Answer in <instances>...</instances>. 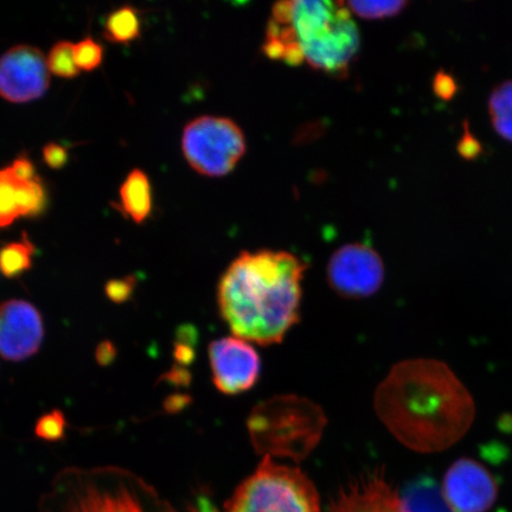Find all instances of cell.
Here are the masks:
<instances>
[{
	"mask_svg": "<svg viewBox=\"0 0 512 512\" xmlns=\"http://www.w3.org/2000/svg\"><path fill=\"white\" fill-rule=\"evenodd\" d=\"M74 59L80 70L92 72V70L99 68L102 60H104V47L92 40L91 37H87L75 44Z\"/></svg>",
	"mask_w": 512,
	"mask_h": 512,
	"instance_id": "cell-23",
	"label": "cell"
},
{
	"mask_svg": "<svg viewBox=\"0 0 512 512\" xmlns=\"http://www.w3.org/2000/svg\"><path fill=\"white\" fill-rule=\"evenodd\" d=\"M18 203L21 216L32 217L43 213L47 206V194L38 178L19 185Z\"/></svg>",
	"mask_w": 512,
	"mask_h": 512,
	"instance_id": "cell-21",
	"label": "cell"
},
{
	"mask_svg": "<svg viewBox=\"0 0 512 512\" xmlns=\"http://www.w3.org/2000/svg\"><path fill=\"white\" fill-rule=\"evenodd\" d=\"M44 162L49 168L60 170L68 163V150L56 143H49L43 149Z\"/></svg>",
	"mask_w": 512,
	"mask_h": 512,
	"instance_id": "cell-28",
	"label": "cell"
},
{
	"mask_svg": "<svg viewBox=\"0 0 512 512\" xmlns=\"http://www.w3.org/2000/svg\"><path fill=\"white\" fill-rule=\"evenodd\" d=\"M443 491L456 512H486L498 496V486L490 471L470 458L459 459L448 469Z\"/></svg>",
	"mask_w": 512,
	"mask_h": 512,
	"instance_id": "cell-11",
	"label": "cell"
},
{
	"mask_svg": "<svg viewBox=\"0 0 512 512\" xmlns=\"http://www.w3.org/2000/svg\"><path fill=\"white\" fill-rule=\"evenodd\" d=\"M462 137L459 138L456 150L458 156L466 162H475L484 153L482 142L472 133L469 119L462 123Z\"/></svg>",
	"mask_w": 512,
	"mask_h": 512,
	"instance_id": "cell-25",
	"label": "cell"
},
{
	"mask_svg": "<svg viewBox=\"0 0 512 512\" xmlns=\"http://www.w3.org/2000/svg\"><path fill=\"white\" fill-rule=\"evenodd\" d=\"M121 208L134 222L146 221L152 211L150 179L142 170H133L120 188Z\"/></svg>",
	"mask_w": 512,
	"mask_h": 512,
	"instance_id": "cell-15",
	"label": "cell"
},
{
	"mask_svg": "<svg viewBox=\"0 0 512 512\" xmlns=\"http://www.w3.org/2000/svg\"><path fill=\"white\" fill-rule=\"evenodd\" d=\"M209 360L215 386L223 394L248 392L259 380L260 356L245 339L236 336L216 339L209 345Z\"/></svg>",
	"mask_w": 512,
	"mask_h": 512,
	"instance_id": "cell-9",
	"label": "cell"
},
{
	"mask_svg": "<svg viewBox=\"0 0 512 512\" xmlns=\"http://www.w3.org/2000/svg\"><path fill=\"white\" fill-rule=\"evenodd\" d=\"M326 426L323 409L298 395L274 396L259 403L247 420L249 438L264 457L302 462L315 450Z\"/></svg>",
	"mask_w": 512,
	"mask_h": 512,
	"instance_id": "cell-5",
	"label": "cell"
},
{
	"mask_svg": "<svg viewBox=\"0 0 512 512\" xmlns=\"http://www.w3.org/2000/svg\"><path fill=\"white\" fill-rule=\"evenodd\" d=\"M402 512H456L448 504L443 489L431 477L409 482L400 494Z\"/></svg>",
	"mask_w": 512,
	"mask_h": 512,
	"instance_id": "cell-14",
	"label": "cell"
},
{
	"mask_svg": "<svg viewBox=\"0 0 512 512\" xmlns=\"http://www.w3.org/2000/svg\"><path fill=\"white\" fill-rule=\"evenodd\" d=\"M196 512H220L216 509L213 502L206 496H200L196 502Z\"/></svg>",
	"mask_w": 512,
	"mask_h": 512,
	"instance_id": "cell-33",
	"label": "cell"
},
{
	"mask_svg": "<svg viewBox=\"0 0 512 512\" xmlns=\"http://www.w3.org/2000/svg\"><path fill=\"white\" fill-rule=\"evenodd\" d=\"M407 2H348V9L352 15L368 21L395 17L405 10Z\"/></svg>",
	"mask_w": 512,
	"mask_h": 512,
	"instance_id": "cell-22",
	"label": "cell"
},
{
	"mask_svg": "<svg viewBox=\"0 0 512 512\" xmlns=\"http://www.w3.org/2000/svg\"><path fill=\"white\" fill-rule=\"evenodd\" d=\"M185 159L198 174L223 177L232 172L247 151L245 133L234 120L203 115L185 126Z\"/></svg>",
	"mask_w": 512,
	"mask_h": 512,
	"instance_id": "cell-7",
	"label": "cell"
},
{
	"mask_svg": "<svg viewBox=\"0 0 512 512\" xmlns=\"http://www.w3.org/2000/svg\"><path fill=\"white\" fill-rule=\"evenodd\" d=\"M488 112L494 131L512 143V80L498 83L489 95Z\"/></svg>",
	"mask_w": 512,
	"mask_h": 512,
	"instance_id": "cell-16",
	"label": "cell"
},
{
	"mask_svg": "<svg viewBox=\"0 0 512 512\" xmlns=\"http://www.w3.org/2000/svg\"><path fill=\"white\" fill-rule=\"evenodd\" d=\"M188 396L174 395L165 401L164 407L169 413L178 412L179 409L183 408L189 402Z\"/></svg>",
	"mask_w": 512,
	"mask_h": 512,
	"instance_id": "cell-32",
	"label": "cell"
},
{
	"mask_svg": "<svg viewBox=\"0 0 512 512\" xmlns=\"http://www.w3.org/2000/svg\"><path fill=\"white\" fill-rule=\"evenodd\" d=\"M328 512H402L400 494L376 469L343 486Z\"/></svg>",
	"mask_w": 512,
	"mask_h": 512,
	"instance_id": "cell-13",
	"label": "cell"
},
{
	"mask_svg": "<svg viewBox=\"0 0 512 512\" xmlns=\"http://www.w3.org/2000/svg\"><path fill=\"white\" fill-rule=\"evenodd\" d=\"M306 268L292 253L242 252L217 291L221 316L234 336L264 347L283 342L299 320Z\"/></svg>",
	"mask_w": 512,
	"mask_h": 512,
	"instance_id": "cell-2",
	"label": "cell"
},
{
	"mask_svg": "<svg viewBox=\"0 0 512 512\" xmlns=\"http://www.w3.org/2000/svg\"><path fill=\"white\" fill-rule=\"evenodd\" d=\"M9 169L19 182H31L35 179L34 164H32L28 158H17Z\"/></svg>",
	"mask_w": 512,
	"mask_h": 512,
	"instance_id": "cell-29",
	"label": "cell"
},
{
	"mask_svg": "<svg viewBox=\"0 0 512 512\" xmlns=\"http://www.w3.org/2000/svg\"><path fill=\"white\" fill-rule=\"evenodd\" d=\"M36 248L27 236L0 249V271L6 278H17L30 270Z\"/></svg>",
	"mask_w": 512,
	"mask_h": 512,
	"instance_id": "cell-18",
	"label": "cell"
},
{
	"mask_svg": "<svg viewBox=\"0 0 512 512\" xmlns=\"http://www.w3.org/2000/svg\"><path fill=\"white\" fill-rule=\"evenodd\" d=\"M328 281L339 296L361 299L373 296L384 280V264L379 253L363 243H350L331 255Z\"/></svg>",
	"mask_w": 512,
	"mask_h": 512,
	"instance_id": "cell-8",
	"label": "cell"
},
{
	"mask_svg": "<svg viewBox=\"0 0 512 512\" xmlns=\"http://www.w3.org/2000/svg\"><path fill=\"white\" fill-rule=\"evenodd\" d=\"M21 183L9 168L0 170V228L9 227L21 216L18 203Z\"/></svg>",
	"mask_w": 512,
	"mask_h": 512,
	"instance_id": "cell-19",
	"label": "cell"
},
{
	"mask_svg": "<svg viewBox=\"0 0 512 512\" xmlns=\"http://www.w3.org/2000/svg\"><path fill=\"white\" fill-rule=\"evenodd\" d=\"M117 356V350H115L114 344L111 342H102L98 349H96L95 357L96 361L102 367L110 366Z\"/></svg>",
	"mask_w": 512,
	"mask_h": 512,
	"instance_id": "cell-30",
	"label": "cell"
},
{
	"mask_svg": "<svg viewBox=\"0 0 512 512\" xmlns=\"http://www.w3.org/2000/svg\"><path fill=\"white\" fill-rule=\"evenodd\" d=\"M163 380L168 381L171 384H175V386H184V384L189 383L190 376L187 371L174 368L170 371V373L163 376Z\"/></svg>",
	"mask_w": 512,
	"mask_h": 512,
	"instance_id": "cell-31",
	"label": "cell"
},
{
	"mask_svg": "<svg viewBox=\"0 0 512 512\" xmlns=\"http://www.w3.org/2000/svg\"><path fill=\"white\" fill-rule=\"evenodd\" d=\"M43 337V319L34 305L24 300L0 305V355L5 360H27L40 349Z\"/></svg>",
	"mask_w": 512,
	"mask_h": 512,
	"instance_id": "cell-12",
	"label": "cell"
},
{
	"mask_svg": "<svg viewBox=\"0 0 512 512\" xmlns=\"http://www.w3.org/2000/svg\"><path fill=\"white\" fill-rule=\"evenodd\" d=\"M375 411L390 433L415 452L457 444L476 416L469 390L447 364L416 358L389 371L375 394Z\"/></svg>",
	"mask_w": 512,
	"mask_h": 512,
	"instance_id": "cell-1",
	"label": "cell"
},
{
	"mask_svg": "<svg viewBox=\"0 0 512 512\" xmlns=\"http://www.w3.org/2000/svg\"><path fill=\"white\" fill-rule=\"evenodd\" d=\"M432 89L435 96H438L440 100L451 101L456 98L459 92V83L456 76L440 69L434 75Z\"/></svg>",
	"mask_w": 512,
	"mask_h": 512,
	"instance_id": "cell-26",
	"label": "cell"
},
{
	"mask_svg": "<svg viewBox=\"0 0 512 512\" xmlns=\"http://www.w3.org/2000/svg\"><path fill=\"white\" fill-rule=\"evenodd\" d=\"M134 286H136V277L128 275L123 279L111 280L110 283H107L105 291L112 302L123 304L132 297Z\"/></svg>",
	"mask_w": 512,
	"mask_h": 512,
	"instance_id": "cell-27",
	"label": "cell"
},
{
	"mask_svg": "<svg viewBox=\"0 0 512 512\" xmlns=\"http://www.w3.org/2000/svg\"><path fill=\"white\" fill-rule=\"evenodd\" d=\"M41 512H176L151 486L124 471H70L57 478Z\"/></svg>",
	"mask_w": 512,
	"mask_h": 512,
	"instance_id": "cell-4",
	"label": "cell"
},
{
	"mask_svg": "<svg viewBox=\"0 0 512 512\" xmlns=\"http://www.w3.org/2000/svg\"><path fill=\"white\" fill-rule=\"evenodd\" d=\"M360 47V31L347 3L294 0L273 6L262 50L268 59L288 66L306 64L326 75L344 76Z\"/></svg>",
	"mask_w": 512,
	"mask_h": 512,
	"instance_id": "cell-3",
	"label": "cell"
},
{
	"mask_svg": "<svg viewBox=\"0 0 512 512\" xmlns=\"http://www.w3.org/2000/svg\"><path fill=\"white\" fill-rule=\"evenodd\" d=\"M36 435L38 438L57 441L64 437L66 432V418L60 411H53L49 414L43 415L37 421Z\"/></svg>",
	"mask_w": 512,
	"mask_h": 512,
	"instance_id": "cell-24",
	"label": "cell"
},
{
	"mask_svg": "<svg viewBox=\"0 0 512 512\" xmlns=\"http://www.w3.org/2000/svg\"><path fill=\"white\" fill-rule=\"evenodd\" d=\"M142 34V21L139 11L132 6L114 10L107 16L104 25V36L107 41L128 44L136 41Z\"/></svg>",
	"mask_w": 512,
	"mask_h": 512,
	"instance_id": "cell-17",
	"label": "cell"
},
{
	"mask_svg": "<svg viewBox=\"0 0 512 512\" xmlns=\"http://www.w3.org/2000/svg\"><path fill=\"white\" fill-rule=\"evenodd\" d=\"M226 512H320V501L303 471L264 457L229 499Z\"/></svg>",
	"mask_w": 512,
	"mask_h": 512,
	"instance_id": "cell-6",
	"label": "cell"
},
{
	"mask_svg": "<svg viewBox=\"0 0 512 512\" xmlns=\"http://www.w3.org/2000/svg\"><path fill=\"white\" fill-rule=\"evenodd\" d=\"M50 74L40 49L17 46L0 57V96L12 104L42 98L48 91Z\"/></svg>",
	"mask_w": 512,
	"mask_h": 512,
	"instance_id": "cell-10",
	"label": "cell"
},
{
	"mask_svg": "<svg viewBox=\"0 0 512 512\" xmlns=\"http://www.w3.org/2000/svg\"><path fill=\"white\" fill-rule=\"evenodd\" d=\"M74 47L75 44L72 42L61 41L51 48L47 59L50 73L63 79H74L79 76L80 69L75 63Z\"/></svg>",
	"mask_w": 512,
	"mask_h": 512,
	"instance_id": "cell-20",
	"label": "cell"
}]
</instances>
